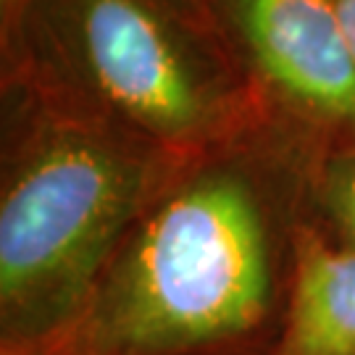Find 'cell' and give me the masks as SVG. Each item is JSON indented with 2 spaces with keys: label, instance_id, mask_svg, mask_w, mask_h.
<instances>
[{
  "label": "cell",
  "instance_id": "277c9868",
  "mask_svg": "<svg viewBox=\"0 0 355 355\" xmlns=\"http://www.w3.org/2000/svg\"><path fill=\"white\" fill-rule=\"evenodd\" d=\"M214 19L274 116L318 148L355 142V58L331 0H216Z\"/></svg>",
  "mask_w": 355,
  "mask_h": 355
},
{
  "label": "cell",
  "instance_id": "30bf717a",
  "mask_svg": "<svg viewBox=\"0 0 355 355\" xmlns=\"http://www.w3.org/2000/svg\"><path fill=\"white\" fill-rule=\"evenodd\" d=\"M29 355H55L53 350H42V353H29Z\"/></svg>",
  "mask_w": 355,
  "mask_h": 355
},
{
  "label": "cell",
  "instance_id": "3957f363",
  "mask_svg": "<svg viewBox=\"0 0 355 355\" xmlns=\"http://www.w3.org/2000/svg\"><path fill=\"white\" fill-rule=\"evenodd\" d=\"M253 145L190 164L137 221L55 355H192L274 305L271 200Z\"/></svg>",
  "mask_w": 355,
  "mask_h": 355
},
{
  "label": "cell",
  "instance_id": "ba28073f",
  "mask_svg": "<svg viewBox=\"0 0 355 355\" xmlns=\"http://www.w3.org/2000/svg\"><path fill=\"white\" fill-rule=\"evenodd\" d=\"M29 3L32 0H0V24H3V29H8Z\"/></svg>",
  "mask_w": 355,
  "mask_h": 355
},
{
  "label": "cell",
  "instance_id": "8992f818",
  "mask_svg": "<svg viewBox=\"0 0 355 355\" xmlns=\"http://www.w3.org/2000/svg\"><path fill=\"white\" fill-rule=\"evenodd\" d=\"M308 184L340 242L355 248V142L318 148L308 158Z\"/></svg>",
  "mask_w": 355,
  "mask_h": 355
},
{
  "label": "cell",
  "instance_id": "5b68a950",
  "mask_svg": "<svg viewBox=\"0 0 355 355\" xmlns=\"http://www.w3.org/2000/svg\"><path fill=\"white\" fill-rule=\"evenodd\" d=\"M268 355H355V248L313 227L292 229V282Z\"/></svg>",
  "mask_w": 355,
  "mask_h": 355
},
{
  "label": "cell",
  "instance_id": "52a82bcc",
  "mask_svg": "<svg viewBox=\"0 0 355 355\" xmlns=\"http://www.w3.org/2000/svg\"><path fill=\"white\" fill-rule=\"evenodd\" d=\"M334 11H337V19H340V26L345 32V40L353 51L355 58V0H331Z\"/></svg>",
  "mask_w": 355,
  "mask_h": 355
},
{
  "label": "cell",
  "instance_id": "9c48e42d",
  "mask_svg": "<svg viewBox=\"0 0 355 355\" xmlns=\"http://www.w3.org/2000/svg\"><path fill=\"white\" fill-rule=\"evenodd\" d=\"M182 3H187V6H192V8H198L200 13H205V16H211V19H214L216 0H182Z\"/></svg>",
  "mask_w": 355,
  "mask_h": 355
},
{
  "label": "cell",
  "instance_id": "7a4b0ae2",
  "mask_svg": "<svg viewBox=\"0 0 355 355\" xmlns=\"http://www.w3.org/2000/svg\"><path fill=\"white\" fill-rule=\"evenodd\" d=\"M16 92L0 190L3 355L53 350L166 187L195 161Z\"/></svg>",
  "mask_w": 355,
  "mask_h": 355
},
{
  "label": "cell",
  "instance_id": "6da1fadb",
  "mask_svg": "<svg viewBox=\"0 0 355 355\" xmlns=\"http://www.w3.org/2000/svg\"><path fill=\"white\" fill-rule=\"evenodd\" d=\"M6 87L187 161L261 140L274 111L216 19L182 0H32L3 29Z\"/></svg>",
  "mask_w": 355,
  "mask_h": 355
}]
</instances>
